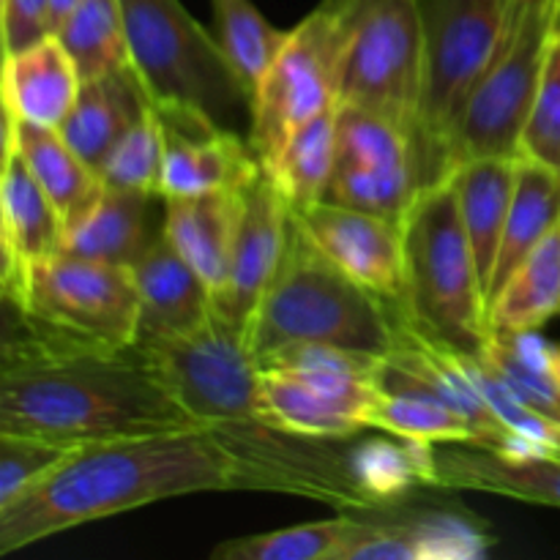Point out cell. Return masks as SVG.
I'll return each instance as SVG.
<instances>
[{"label":"cell","mask_w":560,"mask_h":560,"mask_svg":"<svg viewBox=\"0 0 560 560\" xmlns=\"http://www.w3.org/2000/svg\"><path fill=\"white\" fill-rule=\"evenodd\" d=\"M241 189L164 197V238L206 279L217 299L228 288L235 233L244 211Z\"/></svg>","instance_id":"obj_20"},{"label":"cell","mask_w":560,"mask_h":560,"mask_svg":"<svg viewBox=\"0 0 560 560\" xmlns=\"http://www.w3.org/2000/svg\"><path fill=\"white\" fill-rule=\"evenodd\" d=\"M241 191H244V211L235 233L228 288L217 299V306L246 331L262 293L282 262L293 208L268 178L266 170H260Z\"/></svg>","instance_id":"obj_16"},{"label":"cell","mask_w":560,"mask_h":560,"mask_svg":"<svg viewBox=\"0 0 560 560\" xmlns=\"http://www.w3.org/2000/svg\"><path fill=\"white\" fill-rule=\"evenodd\" d=\"M180 408L206 427H268L262 372L246 331L217 306L200 328L140 345Z\"/></svg>","instance_id":"obj_8"},{"label":"cell","mask_w":560,"mask_h":560,"mask_svg":"<svg viewBox=\"0 0 560 560\" xmlns=\"http://www.w3.org/2000/svg\"><path fill=\"white\" fill-rule=\"evenodd\" d=\"M213 33L249 91L282 49L288 31L273 27L252 0H211Z\"/></svg>","instance_id":"obj_35"},{"label":"cell","mask_w":560,"mask_h":560,"mask_svg":"<svg viewBox=\"0 0 560 560\" xmlns=\"http://www.w3.org/2000/svg\"><path fill=\"white\" fill-rule=\"evenodd\" d=\"M260 372L271 430L312 438V441H345L366 430L359 419L334 408L301 377L290 372Z\"/></svg>","instance_id":"obj_33"},{"label":"cell","mask_w":560,"mask_h":560,"mask_svg":"<svg viewBox=\"0 0 560 560\" xmlns=\"http://www.w3.org/2000/svg\"><path fill=\"white\" fill-rule=\"evenodd\" d=\"M148 104L151 102L131 66L98 80H85L74 107L60 124V135L80 153L82 162L98 173L115 142L142 118Z\"/></svg>","instance_id":"obj_24"},{"label":"cell","mask_w":560,"mask_h":560,"mask_svg":"<svg viewBox=\"0 0 560 560\" xmlns=\"http://www.w3.org/2000/svg\"><path fill=\"white\" fill-rule=\"evenodd\" d=\"M560 312V224L530 252L490 306L492 334L539 331Z\"/></svg>","instance_id":"obj_29"},{"label":"cell","mask_w":560,"mask_h":560,"mask_svg":"<svg viewBox=\"0 0 560 560\" xmlns=\"http://www.w3.org/2000/svg\"><path fill=\"white\" fill-rule=\"evenodd\" d=\"M80 446L0 432V509L42 485Z\"/></svg>","instance_id":"obj_37"},{"label":"cell","mask_w":560,"mask_h":560,"mask_svg":"<svg viewBox=\"0 0 560 560\" xmlns=\"http://www.w3.org/2000/svg\"><path fill=\"white\" fill-rule=\"evenodd\" d=\"M104 189L137 191L162 197L164 186V129L153 104L142 118L115 142L98 167Z\"/></svg>","instance_id":"obj_36"},{"label":"cell","mask_w":560,"mask_h":560,"mask_svg":"<svg viewBox=\"0 0 560 560\" xmlns=\"http://www.w3.org/2000/svg\"><path fill=\"white\" fill-rule=\"evenodd\" d=\"M293 213L328 260L405 312L402 224L326 200Z\"/></svg>","instance_id":"obj_14"},{"label":"cell","mask_w":560,"mask_h":560,"mask_svg":"<svg viewBox=\"0 0 560 560\" xmlns=\"http://www.w3.org/2000/svg\"><path fill=\"white\" fill-rule=\"evenodd\" d=\"M156 200L162 197L104 189L80 219L66 224L60 252L104 266L131 268L164 230V224H153Z\"/></svg>","instance_id":"obj_21"},{"label":"cell","mask_w":560,"mask_h":560,"mask_svg":"<svg viewBox=\"0 0 560 560\" xmlns=\"http://www.w3.org/2000/svg\"><path fill=\"white\" fill-rule=\"evenodd\" d=\"M164 129L162 197L241 189L262 170L252 142L189 104H153Z\"/></svg>","instance_id":"obj_13"},{"label":"cell","mask_w":560,"mask_h":560,"mask_svg":"<svg viewBox=\"0 0 560 560\" xmlns=\"http://www.w3.org/2000/svg\"><path fill=\"white\" fill-rule=\"evenodd\" d=\"M129 271L140 293L137 345L195 331L217 312L213 290L164 238V230Z\"/></svg>","instance_id":"obj_17"},{"label":"cell","mask_w":560,"mask_h":560,"mask_svg":"<svg viewBox=\"0 0 560 560\" xmlns=\"http://www.w3.org/2000/svg\"><path fill=\"white\" fill-rule=\"evenodd\" d=\"M3 109L36 126L60 129L80 93L82 77L55 33L3 55Z\"/></svg>","instance_id":"obj_22"},{"label":"cell","mask_w":560,"mask_h":560,"mask_svg":"<svg viewBox=\"0 0 560 560\" xmlns=\"http://www.w3.org/2000/svg\"><path fill=\"white\" fill-rule=\"evenodd\" d=\"M408 331L405 312L328 260L290 211L282 262L246 326L252 355L310 342L388 355Z\"/></svg>","instance_id":"obj_3"},{"label":"cell","mask_w":560,"mask_h":560,"mask_svg":"<svg viewBox=\"0 0 560 560\" xmlns=\"http://www.w3.org/2000/svg\"><path fill=\"white\" fill-rule=\"evenodd\" d=\"M424 14V88L413 151L421 191L452 175L454 137L498 52L517 0H419Z\"/></svg>","instance_id":"obj_6"},{"label":"cell","mask_w":560,"mask_h":560,"mask_svg":"<svg viewBox=\"0 0 560 560\" xmlns=\"http://www.w3.org/2000/svg\"><path fill=\"white\" fill-rule=\"evenodd\" d=\"M364 520L366 512H339L334 520L230 539L211 556L217 560H339L342 547L359 534Z\"/></svg>","instance_id":"obj_32"},{"label":"cell","mask_w":560,"mask_h":560,"mask_svg":"<svg viewBox=\"0 0 560 560\" xmlns=\"http://www.w3.org/2000/svg\"><path fill=\"white\" fill-rule=\"evenodd\" d=\"M520 159H528L560 175V31L550 44L539 91L523 126Z\"/></svg>","instance_id":"obj_38"},{"label":"cell","mask_w":560,"mask_h":560,"mask_svg":"<svg viewBox=\"0 0 560 560\" xmlns=\"http://www.w3.org/2000/svg\"><path fill=\"white\" fill-rule=\"evenodd\" d=\"M80 3V0H52V33L63 25L66 16L71 14V9Z\"/></svg>","instance_id":"obj_40"},{"label":"cell","mask_w":560,"mask_h":560,"mask_svg":"<svg viewBox=\"0 0 560 560\" xmlns=\"http://www.w3.org/2000/svg\"><path fill=\"white\" fill-rule=\"evenodd\" d=\"M421 195L408 131L355 104H339L337 164L326 202L402 224Z\"/></svg>","instance_id":"obj_12"},{"label":"cell","mask_w":560,"mask_h":560,"mask_svg":"<svg viewBox=\"0 0 560 560\" xmlns=\"http://www.w3.org/2000/svg\"><path fill=\"white\" fill-rule=\"evenodd\" d=\"M405 235V317L435 348L479 355L492 337L485 284L452 180L416 197Z\"/></svg>","instance_id":"obj_5"},{"label":"cell","mask_w":560,"mask_h":560,"mask_svg":"<svg viewBox=\"0 0 560 560\" xmlns=\"http://www.w3.org/2000/svg\"><path fill=\"white\" fill-rule=\"evenodd\" d=\"M268 427H189L80 446L60 468L0 509V556L77 525L197 492L262 490L315 498L339 512L377 509L337 454L284 443Z\"/></svg>","instance_id":"obj_1"},{"label":"cell","mask_w":560,"mask_h":560,"mask_svg":"<svg viewBox=\"0 0 560 560\" xmlns=\"http://www.w3.org/2000/svg\"><path fill=\"white\" fill-rule=\"evenodd\" d=\"M345 11L342 104L383 115L416 135L424 88V14L419 0H339Z\"/></svg>","instance_id":"obj_10"},{"label":"cell","mask_w":560,"mask_h":560,"mask_svg":"<svg viewBox=\"0 0 560 560\" xmlns=\"http://www.w3.org/2000/svg\"><path fill=\"white\" fill-rule=\"evenodd\" d=\"M435 487L479 490L560 509V457H509L476 443H438Z\"/></svg>","instance_id":"obj_18"},{"label":"cell","mask_w":560,"mask_h":560,"mask_svg":"<svg viewBox=\"0 0 560 560\" xmlns=\"http://www.w3.org/2000/svg\"><path fill=\"white\" fill-rule=\"evenodd\" d=\"M560 224V175L541 164L520 159L512 208L503 228L495 271L487 288V312L501 295L503 284L530 257V252Z\"/></svg>","instance_id":"obj_26"},{"label":"cell","mask_w":560,"mask_h":560,"mask_svg":"<svg viewBox=\"0 0 560 560\" xmlns=\"http://www.w3.org/2000/svg\"><path fill=\"white\" fill-rule=\"evenodd\" d=\"M129 66L151 104H189L219 115L252 104V91L180 0H120Z\"/></svg>","instance_id":"obj_7"},{"label":"cell","mask_w":560,"mask_h":560,"mask_svg":"<svg viewBox=\"0 0 560 560\" xmlns=\"http://www.w3.org/2000/svg\"><path fill=\"white\" fill-rule=\"evenodd\" d=\"M495 536L474 514L457 509L383 506L366 512L359 534L339 560H479L490 556Z\"/></svg>","instance_id":"obj_15"},{"label":"cell","mask_w":560,"mask_h":560,"mask_svg":"<svg viewBox=\"0 0 560 560\" xmlns=\"http://www.w3.org/2000/svg\"><path fill=\"white\" fill-rule=\"evenodd\" d=\"M520 159L481 156L457 164L448 175L457 195L459 213H463L465 233H468L470 249H474L476 266H479L481 284L490 288L492 271H495L498 249L503 241L509 208H512L514 184H517Z\"/></svg>","instance_id":"obj_25"},{"label":"cell","mask_w":560,"mask_h":560,"mask_svg":"<svg viewBox=\"0 0 560 560\" xmlns=\"http://www.w3.org/2000/svg\"><path fill=\"white\" fill-rule=\"evenodd\" d=\"M3 151H16L33 178L63 217V228L80 219L104 191L102 178L66 142L60 129L27 124L5 113Z\"/></svg>","instance_id":"obj_23"},{"label":"cell","mask_w":560,"mask_h":560,"mask_svg":"<svg viewBox=\"0 0 560 560\" xmlns=\"http://www.w3.org/2000/svg\"><path fill=\"white\" fill-rule=\"evenodd\" d=\"M353 485L375 506H394L416 487H435V443L366 441L345 457Z\"/></svg>","instance_id":"obj_30"},{"label":"cell","mask_w":560,"mask_h":560,"mask_svg":"<svg viewBox=\"0 0 560 560\" xmlns=\"http://www.w3.org/2000/svg\"><path fill=\"white\" fill-rule=\"evenodd\" d=\"M14 317L3 339V364L49 355L120 353L137 345L140 293L129 268L58 255L27 268L3 290Z\"/></svg>","instance_id":"obj_4"},{"label":"cell","mask_w":560,"mask_h":560,"mask_svg":"<svg viewBox=\"0 0 560 560\" xmlns=\"http://www.w3.org/2000/svg\"><path fill=\"white\" fill-rule=\"evenodd\" d=\"M3 55L20 52L52 33V0H0Z\"/></svg>","instance_id":"obj_39"},{"label":"cell","mask_w":560,"mask_h":560,"mask_svg":"<svg viewBox=\"0 0 560 560\" xmlns=\"http://www.w3.org/2000/svg\"><path fill=\"white\" fill-rule=\"evenodd\" d=\"M339 107L326 109L288 135V140L262 162L268 178L277 184L290 208H306L326 200L337 164Z\"/></svg>","instance_id":"obj_27"},{"label":"cell","mask_w":560,"mask_h":560,"mask_svg":"<svg viewBox=\"0 0 560 560\" xmlns=\"http://www.w3.org/2000/svg\"><path fill=\"white\" fill-rule=\"evenodd\" d=\"M560 31V0H517L498 52L481 74L454 137L452 173L481 156L520 159V137L539 91L550 44Z\"/></svg>","instance_id":"obj_9"},{"label":"cell","mask_w":560,"mask_h":560,"mask_svg":"<svg viewBox=\"0 0 560 560\" xmlns=\"http://www.w3.org/2000/svg\"><path fill=\"white\" fill-rule=\"evenodd\" d=\"M63 217L38 186L16 151H3L0 178V244H3V290L14 288L27 268L58 255Z\"/></svg>","instance_id":"obj_19"},{"label":"cell","mask_w":560,"mask_h":560,"mask_svg":"<svg viewBox=\"0 0 560 560\" xmlns=\"http://www.w3.org/2000/svg\"><path fill=\"white\" fill-rule=\"evenodd\" d=\"M55 36L63 42L82 82L129 69V36L120 0H80Z\"/></svg>","instance_id":"obj_31"},{"label":"cell","mask_w":560,"mask_h":560,"mask_svg":"<svg viewBox=\"0 0 560 560\" xmlns=\"http://www.w3.org/2000/svg\"><path fill=\"white\" fill-rule=\"evenodd\" d=\"M366 430L424 443H476V430L459 410L424 394L383 392L366 413Z\"/></svg>","instance_id":"obj_34"},{"label":"cell","mask_w":560,"mask_h":560,"mask_svg":"<svg viewBox=\"0 0 560 560\" xmlns=\"http://www.w3.org/2000/svg\"><path fill=\"white\" fill-rule=\"evenodd\" d=\"M481 359L534 413L560 424V345L539 331L492 334Z\"/></svg>","instance_id":"obj_28"},{"label":"cell","mask_w":560,"mask_h":560,"mask_svg":"<svg viewBox=\"0 0 560 560\" xmlns=\"http://www.w3.org/2000/svg\"><path fill=\"white\" fill-rule=\"evenodd\" d=\"M345 11L323 0L288 31L282 49L252 91L249 142L260 164L273 156L293 129L342 104Z\"/></svg>","instance_id":"obj_11"},{"label":"cell","mask_w":560,"mask_h":560,"mask_svg":"<svg viewBox=\"0 0 560 560\" xmlns=\"http://www.w3.org/2000/svg\"><path fill=\"white\" fill-rule=\"evenodd\" d=\"M200 427L140 345L0 364V432L66 446Z\"/></svg>","instance_id":"obj_2"}]
</instances>
